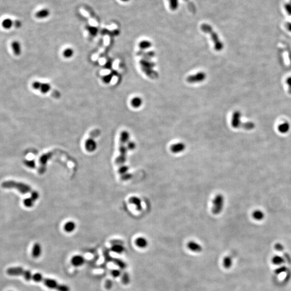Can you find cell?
I'll list each match as a JSON object with an SVG mask.
<instances>
[{
  "instance_id": "obj_32",
  "label": "cell",
  "mask_w": 291,
  "mask_h": 291,
  "mask_svg": "<svg viewBox=\"0 0 291 291\" xmlns=\"http://www.w3.org/2000/svg\"><path fill=\"white\" fill-rule=\"evenodd\" d=\"M34 203H35V201L31 197L26 198L23 201L24 205L26 207H28V208H31V207H33Z\"/></svg>"
},
{
  "instance_id": "obj_2",
  "label": "cell",
  "mask_w": 291,
  "mask_h": 291,
  "mask_svg": "<svg viewBox=\"0 0 291 291\" xmlns=\"http://www.w3.org/2000/svg\"><path fill=\"white\" fill-rule=\"evenodd\" d=\"M2 187L5 189H16L22 194L31 193L33 190L30 186L26 183L14 181H6L2 183Z\"/></svg>"
},
{
  "instance_id": "obj_10",
  "label": "cell",
  "mask_w": 291,
  "mask_h": 291,
  "mask_svg": "<svg viewBox=\"0 0 291 291\" xmlns=\"http://www.w3.org/2000/svg\"><path fill=\"white\" fill-rule=\"evenodd\" d=\"M85 259L82 256L76 255L73 256L71 259V263L75 267H79L82 266L85 263Z\"/></svg>"
},
{
  "instance_id": "obj_25",
  "label": "cell",
  "mask_w": 291,
  "mask_h": 291,
  "mask_svg": "<svg viewBox=\"0 0 291 291\" xmlns=\"http://www.w3.org/2000/svg\"><path fill=\"white\" fill-rule=\"evenodd\" d=\"M75 54V51L71 47H67L63 52V56L66 59L72 58Z\"/></svg>"
},
{
  "instance_id": "obj_42",
  "label": "cell",
  "mask_w": 291,
  "mask_h": 291,
  "mask_svg": "<svg viewBox=\"0 0 291 291\" xmlns=\"http://www.w3.org/2000/svg\"><path fill=\"white\" fill-rule=\"evenodd\" d=\"M121 178L123 181H127L132 177V174H130L127 173L126 174H124L122 175H121Z\"/></svg>"
},
{
  "instance_id": "obj_9",
  "label": "cell",
  "mask_w": 291,
  "mask_h": 291,
  "mask_svg": "<svg viewBox=\"0 0 291 291\" xmlns=\"http://www.w3.org/2000/svg\"><path fill=\"white\" fill-rule=\"evenodd\" d=\"M42 246L39 243H36L33 246L32 250V256L34 258H38L42 254Z\"/></svg>"
},
{
  "instance_id": "obj_5",
  "label": "cell",
  "mask_w": 291,
  "mask_h": 291,
  "mask_svg": "<svg viewBox=\"0 0 291 291\" xmlns=\"http://www.w3.org/2000/svg\"><path fill=\"white\" fill-rule=\"evenodd\" d=\"M207 77L206 73L204 72H199L195 73L194 75H190L187 78V82L190 83H197V82H203Z\"/></svg>"
},
{
  "instance_id": "obj_41",
  "label": "cell",
  "mask_w": 291,
  "mask_h": 291,
  "mask_svg": "<svg viewBox=\"0 0 291 291\" xmlns=\"http://www.w3.org/2000/svg\"><path fill=\"white\" fill-rule=\"evenodd\" d=\"M41 82L40 81H35L33 82L32 84V87L33 89L35 90H39L40 87Z\"/></svg>"
},
{
  "instance_id": "obj_19",
  "label": "cell",
  "mask_w": 291,
  "mask_h": 291,
  "mask_svg": "<svg viewBox=\"0 0 291 291\" xmlns=\"http://www.w3.org/2000/svg\"><path fill=\"white\" fill-rule=\"evenodd\" d=\"M14 21L10 18H5L2 22V26L5 29L9 30L14 26Z\"/></svg>"
},
{
  "instance_id": "obj_28",
  "label": "cell",
  "mask_w": 291,
  "mask_h": 291,
  "mask_svg": "<svg viewBox=\"0 0 291 291\" xmlns=\"http://www.w3.org/2000/svg\"><path fill=\"white\" fill-rule=\"evenodd\" d=\"M188 247L189 249L193 251H198L201 250V247L199 244L194 242H190L188 244Z\"/></svg>"
},
{
  "instance_id": "obj_37",
  "label": "cell",
  "mask_w": 291,
  "mask_h": 291,
  "mask_svg": "<svg viewBox=\"0 0 291 291\" xmlns=\"http://www.w3.org/2000/svg\"><path fill=\"white\" fill-rule=\"evenodd\" d=\"M24 164L26 167L30 168H35L36 166L35 162L34 160H26L24 161Z\"/></svg>"
},
{
  "instance_id": "obj_8",
  "label": "cell",
  "mask_w": 291,
  "mask_h": 291,
  "mask_svg": "<svg viewBox=\"0 0 291 291\" xmlns=\"http://www.w3.org/2000/svg\"><path fill=\"white\" fill-rule=\"evenodd\" d=\"M186 145L183 142H177L174 143L170 147V150L172 153L174 154L181 153L185 150Z\"/></svg>"
},
{
  "instance_id": "obj_30",
  "label": "cell",
  "mask_w": 291,
  "mask_h": 291,
  "mask_svg": "<svg viewBox=\"0 0 291 291\" xmlns=\"http://www.w3.org/2000/svg\"><path fill=\"white\" fill-rule=\"evenodd\" d=\"M253 217L256 220L261 221V220H262L264 218V214L262 211L256 210L253 213Z\"/></svg>"
},
{
  "instance_id": "obj_13",
  "label": "cell",
  "mask_w": 291,
  "mask_h": 291,
  "mask_svg": "<svg viewBox=\"0 0 291 291\" xmlns=\"http://www.w3.org/2000/svg\"><path fill=\"white\" fill-rule=\"evenodd\" d=\"M12 48L15 55L17 56H19L21 54V44L19 41L15 40L12 42Z\"/></svg>"
},
{
  "instance_id": "obj_35",
  "label": "cell",
  "mask_w": 291,
  "mask_h": 291,
  "mask_svg": "<svg viewBox=\"0 0 291 291\" xmlns=\"http://www.w3.org/2000/svg\"><path fill=\"white\" fill-rule=\"evenodd\" d=\"M112 78H113V75L111 73H109L103 76V81L105 84H109L112 80Z\"/></svg>"
},
{
  "instance_id": "obj_36",
  "label": "cell",
  "mask_w": 291,
  "mask_h": 291,
  "mask_svg": "<svg viewBox=\"0 0 291 291\" xmlns=\"http://www.w3.org/2000/svg\"><path fill=\"white\" fill-rule=\"evenodd\" d=\"M129 170V168L127 166H124V165H122L120 166L119 169V173L121 175H122L124 174H126L128 173V171Z\"/></svg>"
},
{
  "instance_id": "obj_38",
  "label": "cell",
  "mask_w": 291,
  "mask_h": 291,
  "mask_svg": "<svg viewBox=\"0 0 291 291\" xmlns=\"http://www.w3.org/2000/svg\"><path fill=\"white\" fill-rule=\"evenodd\" d=\"M126 147H127L128 150H134V149L136 147V144L133 141H129L127 143Z\"/></svg>"
},
{
  "instance_id": "obj_11",
  "label": "cell",
  "mask_w": 291,
  "mask_h": 291,
  "mask_svg": "<svg viewBox=\"0 0 291 291\" xmlns=\"http://www.w3.org/2000/svg\"><path fill=\"white\" fill-rule=\"evenodd\" d=\"M240 113L239 112H235L233 114L232 120H231V124L233 128H237L240 127Z\"/></svg>"
},
{
  "instance_id": "obj_43",
  "label": "cell",
  "mask_w": 291,
  "mask_h": 291,
  "mask_svg": "<svg viewBox=\"0 0 291 291\" xmlns=\"http://www.w3.org/2000/svg\"><path fill=\"white\" fill-rule=\"evenodd\" d=\"M113 282L111 280H107L105 282V286L106 289H112V287H113Z\"/></svg>"
},
{
  "instance_id": "obj_23",
  "label": "cell",
  "mask_w": 291,
  "mask_h": 291,
  "mask_svg": "<svg viewBox=\"0 0 291 291\" xmlns=\"http://www.w3.org/2000/svg\"><path fill=\"white\" fill-rule=\"evenodd\" d=\"M135 244L140 248H145L147 246L148 242L143 237H138L135 240Z\"/></svg>"
},
{
  "instance_id": "obj_15",
  "label": "cell",
  "mask_w": 291,
  "mask_h": 291,
  "mask_svg": "<svg viewBox=\"0 0 291 291\" xmlns=\"http://www.w3.org/2000/svg\"><path fill=\"white\" fill-rule=\"evenodd\" d=\"M50 11L47 8H44L38 10L35 14V16L38 19H44L49 16Z\"/></svg>"
},
{
  "instance_id": "obj_21",
  "label": "cell",
  "mask_w": 291,
  "mask_h": 291,
  "mask_svg": "<svg viewBox=\"0 0 291 291\" xmlns=\"http://www.w3.org/2000/svg\"><path fill=\"white\" fill-rule=\"evenodd\" d=\"M130 135L128 131H121L120 136V143H127L129 141Z\"/></svg>"
},
{
  "instance_id": "obj_12",
  "label": "cell",
  "mask_w": 291,
  "mask_h": 291,
  "mask_svg": "<svg viewBox=\"0 0 291 291\" xmlns=\"http://www.w3.org/2000/svg\"><path fill=\"white\" fill-rule=\"evenodd\" d=\"M43 283L46 286L50 289H56L58 286L59 284L56 280L50 278H44L43 280Z\"/></svg>"
},
{
  "instance_id": "obj_45",
  "label": "cell",
  "mask_w": 291,
  "mask_h": 291,
  "mask_svg": "<svg viewBox=\"0 0 291 291\" xmlns=\"http://www.w3.org/2000/svg\"><path fill=\"white\" fill-rule=\"evenodd\" d=\"M21 22L20 21H19V20H16V21H15L14 26H16L17 28H19L21 26Z\"/></svg>"
},
{
  "instance_id": "obj_20",
  "label": "cell",
  "mask_w": 291,
  "mask_h": 291,
  "mask_svg": "<svg viewBox=\"0 0 291 291\" xmlns=\"http://www.w3.org/2000/svg\"><path fill=\"white\" fill-rule=\"evenodd\" d=\"M76 225L75 223L73 221H68L65 224L64 229L67 233H70L75 230Z\"/></svg>"
},
{
  "instance_id": "obj_6",
  "label": "cell",
  "mask_w": 291,
  "mask_h": 291,
  "mask_svg": "<svg viewBox=\"0 0 291 291\" xmlns=\"http://www.w3.org/2000/svg\"><path fill=\"white\" fill-rule=\"evenodd\" d=\"M52 156V153H48L43 155L40 157V168L39 169V173L43 174L44 173L46 170V166L47 164V161Z\"/></svg>"
},
{
  "instance_id": "obj_4",
  "label": "cell",
  "mask_w": 291,
  "mask_h": 291,
  "mask_svg": "<svg viewBox=\"0 0 291 291\" xmlns=\"http://www.w3.org/2000/svg\"><path fill=\"white\" fill-rule=\"evenodd\" d=\"M119 153L120 155L115 160V162L118 165H123L126 160V154H127V147L125 146L124 143H120L119 146Z\"/></svg>"
},
{
  "instance_id": "obj_39",
  "label": "cell",
  "mask_w": 291,
  "mask_h": 291,
  "mask_svg": "<svg viewBox=\"0 0 291 291\" xmlns=\"http://www.w3.org/2000/svg\"><path fill=\"white\" fill-rule=\"evenodd\" d=\"M39 197H40V194H39V193H38L37 191H33L31 193L30 197L35 202L39 198Z\"/></svg>"
},
{
  "instance_id": "obj_1",
  "label": "cell",
  "mask_w": 291,
  "mask_h": 291,
  "mask_svg": "<svg viewBox=\"0 0 291 291\" xmlns=\"http://www.w3.org/2000/svg\"><path fill=\"white\" fill-rule=\"evenodd\" d=\"M201 30L204 33H209L211 36V38L214 43L215 49L217 51H221L223 50L224 44L223 42H221L217 33L213 30V29L211 26L208 24H203L201 26Z\"/></svg>"
},
{
  "instance_id": "obj_24",
  "label": "cell",
  "mask_w": 291,
  "mask_h": 291,
  "mask_svg": "<svg viewBox=\"0 0 291 291\" xmlns=\"http://www.w3.org/2000/svg\"><path fill=\"white\" fill-rule=\"evenodd\" d=\"M111 251L117 254H122L124 251V247L122 244H113L110 248Z\"/></svg>"
},
{
  "instance_id": "obj_29",
  "label": "cell",
  "mask_w": 291,
  "mask_h": 291,
  "mask_svg": "<svg viewBox=\"0 0 291 291\" xmlns=\"http://www.w3.org/2000/svg\"><path fill=\"white\" fill-rule=\"evenodd\" d=\"M44 278L43 277L42 275L40 273H36L35 274L33 275L32 277V280L34 282H43V280Z\"/></svg>"
},
{
  "instance_id": "obj_7",
  "label": "cell",
  "mask_w": 291,
  "mask_h": 291,
  "mask_svg": "<svg viewBox=\"0 0 291 291\" xmlns=\"http://www.w3.org/2000/svg\"><path fill=\"white\" fill-rule=\"evenodd\" d=\"M85 147L86 148V150H87V152H93L96 150L97 148L96 141L94 140L93 137H91L89 138H87L86 141H85Z\"/></svg>"
},
{
  "instance_id": "obj_46",
  "label": "cell",
  "mask_w": 291,
  "mask_h": 291,
  "mask_svg": "<svg viewBox=\"0 0 291 291\" xmlns=\"http://www.w3.org/2000/svg\"><path fill=\"white\" fill-rule=\"evenodd\" d=\"M121 1H122L123 2H128V1H129V0H121Z\"/></svg>"
},
{
  "instance_id": "obj_17",
  "label": "cell",
  "mask_w": 291,
  "mask_h": 291,
  "mask_svg": "<svg viewBox=\"0 0 291 291\" xmlns=\"http://www.w3.org/2000/svg\"><path fill=\"white\" fill-rule=\"evenodd\" d=\"M142 99L139 96H135L131 99V105L134 108H138L142 105Z\"/></svg>"
},
{
  "instance_id": "obj_3",
  "label": "cell",
  "mask_w": 291,
  "mask_h": 291,
  "mask_svg": "<svg viewBox=\"0 0 291 291\" xmlns=\"http://www.w3.org/2000/svg\"><path fill=\"white\" fill-rule=\"evenodd\" d=\"M224 204V198L222 194H217L213 200L212 212L214 215H218L223 210Z\"/></svg>"
},
{
  "instance_id": "obj_26",
  "label": "cell",
  "mask_w": 291,
  "mask_h": 291,
  "mask_svg": "<svg viewBox=\"0 0 291 291\" xmlns=\"http://www.w3.org/2000/svg\"><path fill=\"white\" fill-rule=\"evenodd\" d=\"M151 47H152V43L149 40H142L138 43V47H140V49L142 51L148 49Z\"/></svg>"
},
{
  "instance_id": "obj_40",
  "label": "cell",
  "mask_w": 291,
  "mask_h": 291,
  "mask_svg": "<svg viewBox=\"0 0 291 291\" xmlns=\"http://www.w3.org/2000/svg\"><path fill=\"white\" fill-rule=\"evenodd\" d=\"M111 275L114 278H117V277H120L121 275V272L120 270L115 269L111 271Z\"/></svg>"
},
{
  "instance_id": "obj_18",
  "label": "cell",
  "mask_w": 291,
  "mask_h": 291,
  "mask_svg": "<svg viewBox=\"0 0 291 291\" xmlns=\"http://www.w3.org/2000/svg\"><path fill=\"white\" fill-rule=\"evenodd\" d=\"M51 89V86L47 82H41L39 91L43 94H47Z\"/></svg>"
},
{
  "instance_id": "obj_33",
  "label": "cell",
  "mask_w": 291,
  "mask_h": 291,
  "mask_svg": "<svg viewBox=\"0 0 291 291\" xmlns=\"http://www.w3.org/2000/svg\"><path fill=\"white\" fill-rule=\"evenodd\" d=\"M122 283L124 285H127L129 284L130 282L129 275L127 272H124L122 274V278H121Z\"/></svg>"
},
{
  "instance_id": "obj_22",
  "label": "cell",
  "mask_w": 291,
  "mask_h": 291,
  "mask_svg": "<svg viewBox=\"0 0 291 291\" xmlns=\"http://www.w3.org/2000/svg\"><path fill=\"white\" fill-rule=\"evenodd\" d=\"M140 64H141L142 67L146 68H153L156 65V64L154 62L150 61V60L145 59H142L140 61Z\"/></svg>"
},
{
  "instance_id": "obj_34",
  "label": "cell",
  "mask_w": 291,
  "mask_h": 291,
  "mask_svg": "<svg viewBox=\"0 0 291 291\" xmlns=\"http://www.w3.org/2000/svg\"><path fill=\"white\" fill-rule=\"evenodd\" d=\"M56 290L57 291H70V288L64 284H59Z\"/></svg>"
},
{
  "instance_id": "obj_14",
  "label": "cell",
  "mask_w": 291,
  "mask_h": 291,
  "mask_svg": "<svg viewBox=\"0 0 291 291\" xmlns=\"http://www.w3.org/2000/svg\"><path fill=\"white\" fill-rule=\"evenodd\" d=\"M128 201L131 204H134L137 210L141 211L142 210V204H141V201L138 197H136V196H132V197L129 198Z\"/></svg>"
},
{
  "instance_id": "obj_44",
  "label": "cell",
  "mask_w": 291,
  "mask_h": 291,
  "mask_svg": "<svg viewBox=\"0 0 291 291\" xmlns=\"http://www.w3.org/2000/svg\"><path fill=\"white\" fill-rule=\"evenodd\" d=\"M88 30L89 31V33L92 35H96L98 33V29L95 27H89L88 29Z\"/></svg>"
},
{
  "instance_id": "obj_16",
  "label": "cell",
  "mask_w": 291,
  "mask_h": 291,
  "mask_svg": "<svg viewBox=\"0 0 291 291\" xmlns=\"http://www.w3.org/2000/svg\"><path fill=\"white\" fill-rule=\"evenodd\" d=\"M142 70L145 73L146 75L152 79H156L159 77L158 73L156 71L153 70L152 68H146L142 67Z\"/></svg>"
},
{
  "instance_id": "obj_27",
  "label": "cell",
  "mask_w": 291,
  "mask_h": 291,
  "mask_svg": "<svg viewBox=\"0 0 291 291\" xmlns=\"http://www.w3.org/2000/svg\"><path fill=\"white\" fill-rule=\"evenodd\" d=\"M140 54L141 56L143 57V59L148 60H150L155 56V53L154 51L144 52L142 50L140 52Z\"/></svg>"
},
{
  "instance_id": "obj_31",
  "label": "cell",
  "mask_w": 291,
  "mask_h": 291,
  "mask_svg": "<svg viewBox=\"0 0 291 291\" xmlns=\"http://www.w3.org/2000/svg\"><path fill=\"white\" fill-rule=\"evenodd\" d=\"M113 261H114V263H115V264H116L117 266H119V267L121 268L124 269V268L126 267V263H124V261H123L122 260L120 259H113Z\"/></svg>"
}]
</instances>
